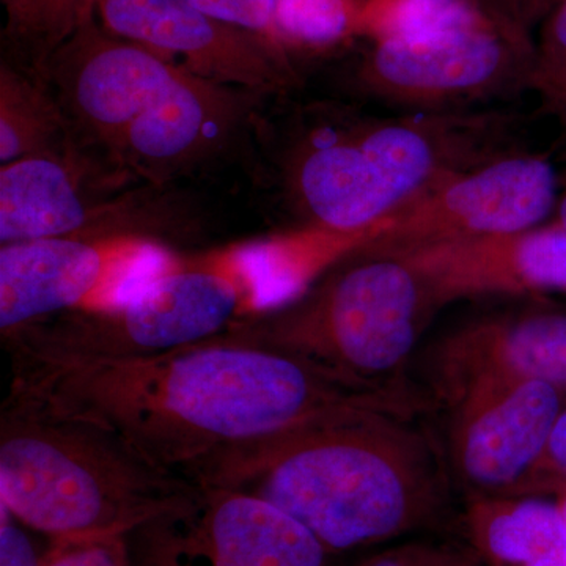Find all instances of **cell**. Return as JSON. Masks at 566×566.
Masks as SVG:
<instances>
[{
	"label": "cell",
	"mask_w": 566,
	"mask_h": 566,
	"mask_svg": "<svg viewBox=\"0 0 566 566\" xmlns=\"http://www.w3.org/2000/svg\"><path fill=\"white\" fill-rule=\"evenodd\" d=\"M253 241L170 253L117 307L44 319L2 335L11 370L158 356L230 333L270 311Z\"/></svg>",
	"instance_id": "5"
},
{
	"label": "cell",
	"mask_w": 566,
	"mask_h": 566,
	"mask_svg": "<svg viewBox=\"0 0 566 566\" xmlns=\"http://www.w3.org/2000/svg\"><path fill=\"white\" fill-rule=\"evenodd\" d=\"M438 308L408 260L356 249L289 303L223 335L296 354L354 385L405 387L398 375Z\"/></svg>",
	"instance_id": "6"
},
{
	"label": "cell",
	"mask_w": 566,
	"mask_h": 566,
	"mask_svg": "<svg viewBox=\"0 0 566 566\" xmlns=\"http://www.w3.org/2000/svg\"><path fill=\"white\" fill-rule=\"evenodd\" d=\"M263 96L180 71L133 122L111 161L164 185L223 150Z\"/></svg>",
	"instance_id": "14"
},
{
	"label": "cell",
	"mask_w": 566,
	"mask_h": 566,
	"mask_svg": "<svg viewBox=\"0 0 566 566\" xmlns=\"http://www.w3.org/2000/svg\"><path fill=\"white\" fill-rule=\"evenodd\" d=\"M180 71L95 20L52 55L41 80L54 93L82 147L99 150L111 161L133 122Z\"/></svg>",
	"instance_id": "13"
},
{
	"label": "cell",
	"mask_w": 566,
	"mask_h": 566,
	"mask_svg": "<svg viewBox=\"0 0 566 566\" xmlns=\"http://www.w3.org/2000/svg\"><path fill=\"white\" fill-rule=\"evenodd\" d=\"M551 2L556 3V2H558V0H551Z\"/></svg>",
	"instance_id": "32"
},
{
	"label": "cell",
	"mask_w": 566,
	"mask_h": 566,
	"mask_svg": "<svg viewBox=\"0 0 566 566\" xmlns=\"http://www.w3.org/2000/svg\"><path fill=\"white\" fill-rule=\"evenodd\" d=\"M557 222H560L562 226L566 227V193L557 205Z\"/></svg>",
	"instance_id": "30"
},
{
	"label": "cell",
	"mask_w": 566,
	"mask_h": 566,
	"mask_svg": "<svg viewBox=\"0 0 566 566\" xmlns=\"http://www.w3.org/2000/svg\"><path fill=\"white\" fill-rule=\"evenodd\" d=\"M189 2L216 20L263 36L279 48L274 40V11L277 0H189Z\"/></svg>",
	"instance_id": "26"
},
{
	"label": "cell",
	"mask_w": 566,
	"mask_h": 566,
	"mask_svg": "<svg viewBox=\"0 0 566 566\" xmlns=\"http://www.w3.org/2000/svg\"><path fill=\"white\" fill-rule=\"evenodd\" d=\"M6 14L3 50L18 69L43 77L66 41L96 20L98 0H0Z\"/></svg>",
	"instance_id": "20"
},
{
	"label": "cell",
	"mask_w": 566,
	"mask_h": 566,
	"mask_svg": "<svg viewBox=\"0 0 566 566\" xmlns=\"http://www.w3.org/2000/svg\"><path fill=\"white\" fill-rule=\"evenodd\" d=\"M96 20L202 80L264 96L300 81L293 59L281 48L216 20L189 0H98Z\"/></svg>",
	"instance_id": "12"
},
{
	"label": "cell",
	"mask_w": 566,
	"mask_h": 566,
	"mask_svg": "<svg viewBox=\"0 0 566 566\" xmlns=\"http://www.w3.org/2000/svg\"><path fill=\"white\" fill-rule=\"evenodd\" d=\"M423 275L436 304L479 296L566 294V227L434 245L401 255Z\"/></svg>",
	"instance_id": "17"
},
{
	"label": "cell",
	"mask_w": 566,
	"mask_h": 566,
	"mask_svg": "<svg viewBox=\"0 0 566 566\" xmlns=\"http://www.w3.org/2000/svg\"><path fill=\"white\" fill-rule=\"evenodd\" d=\"M197 488L107 428L31 401H3L0 504L54 542L126 536Z\"/></svg>",
	"instance_id": "3"
},
{
	"label": "cell",
	"mask_w": 566,
	"mask_h": 566,
	"mask_svg": "<svg viewBox=\"0 0 566 566\" xmlns=\"http://www.w3.org/2000/svg\"><path fill=\"white\" fill-rule=\"evenodd\" d=\"M558 506H560L562 517H564V523L566 527V486L564 490L558 493Z\"/></svg>",
	"instance_id": "31"
},
{
	"label": "cell",
	"mask_w": 566,
	"mask_h": 566,
	"mask_svg": "<svg viewBox=\"0 0 566 566\" xmlns=\"http://www.w3.org/2000/svg\"><path fill=\"white\" fill-rule=\"evenodd\" d=\"M528 88L546 111L566 114V0L554 3L543 18Z\"/></svg>",
	"instance_id": "23"
},
{
	"label": "cell",
	"mask_w": 566,
	"mask_h": 566,
	"mask_svg": "<svg viewBox=\"0 0 566 566\" xmlns=\"http://www.w3.org/2000/svg\"><path fill=\"white\" fill-rule=\"evenodd\" d=\"M469 532L491 566H566V527L558 502L542 495L469 501Z\"/></svg>",
	"instance_id": "18"
},
{
	"label": "cell",
	"mask_w": 566,
	"mask_h": 566,
	"mask_svg": "<svg viewBox=\"0 0 566 566\" xmlns=\"http://www.w3.org/2000/svg\"><path fill=\"white\" fill-rule=\"evenodd\" d=\"M415 416L346 406L227 450L189 480L273 502L329 554L376 545L424 526L447 504L449 469Z\"/></svg>",
	"instance_id": "2"
},
{
	"label": "cell",
	"mask_w": 566,
	"mask_h": 566,
	"mask_svg": "<svg viewBox=\"0 0 566 566\" xmlns=\"http://www.w3.org/2000/svg\"><path fill=\"white\" fill-rule=\"evenodd\" d=\"M80 139L46 82L13 63L0 65V163L29 156L71 155Z\"/></svg>",
	"instance_id": "19"
},
{
	"label": "cell",
	"mask_w": 566,
	"mask_h": 566,
	"mask_svg": "<svg viewBox=\"0 0 566 566\" xmlns=\"http://www.w3.org/2000/svg\"><path fill=\"white\" fill-rule=\"evenodd\" d=\"M172 251L137 232L0 245V337L77 312L117 307Z\"/></svg>",
	"instance_id": "8"
},
{
	"label": "cell",
	"mask_w": 566,
	"mask_h": 566,
	"mask_svg": "<svg viewBox=\"0 0 566 566\" xmlns=\"http://www.w3.org/2000/svg\"><path fill=\"white\" fill-rule=\"evenodd\" d=\"M363 566H474L453 551L427 546L400 547L368 560Z\"/></svg>",
	"instance_id": "28"
},
{
	"label": "cell",
	"mask_w": 566,
	"mask_h": 566,
	"mask_svg": "<svg viewBox=\"0 0 566 566\" xmlns=\"http://www.w3.org/2000/svg\"><path fill=\"white\" fill-rule=\"evenodd\" d=\"M7 397L107 428L186 480L227 450L335 409L416 403L403 387L354 385L296 354L230 335L158 356L11 370Z\"/></svg>",
	"instance_id": "1"
},
{
	"label": "cell",
	"mask_w": 566,
	"mask_h": 566,
	"mask_svg": "<svg viewBox=\"0 0 566 566\" xmlns=\"http://www.w3.org/2000/svg\"><path fill=\"white\" fill-rule=\"evenodd\" d=\"M44 566H133L126 536L55 539Z\"/></svg>",
	"instance_id": "24"
},
{
	"label": "cell",
	"mask_w": 566,
	"mask_h": 566,
	"mask_svg": "<svg viewBox=\"0 0 566 566\" xmlns=\"http://www.w3.org/2000/svg\"><path fill=\"white\" fill-rule=\"evenodd\" d=\"M556 169L546 158L513 151L465 170L417 197L359 248L401 256L543 226L557 205Z\"/></svg>",
	"instance_id": "10"
},
{
	"label": "cell",
	"mask_w": 566,
	"mask_h": 566,
	"mask_svg": "<svg viewBox=\"0 0 566 566\" xmlns=\"http://www.w3.org/2000/svg\"><path fill=\"white\" fill-rule=\"evenodd\" d=\"M133 566H326L300 521L245 491L199 486L126 535Z\"/></svg>",
	"instance_id": "9"
},
{
	"label": "cell",
	"mask_w": 566,
	"mask_h": 566,
	"mask_svg": "<svg viewBox=\"0 0 566 566\" xmlns=\"http://www.w3.org/2000/svg\"><path fill=\"white\" fill-rule=\"evenodd\" d=\"M479 129L457 112L408 115L324 111L286 159V188L301 227L359 233L381 229L405 205L474 167ZM300 229V227H296Z\"/></svg>",
	"instance_id": "4"
},
{
	"label": "cell",
	"mask_w": 566,
	"mask_h": 566,
	"mask_svg": "<svg viewBox=\"0 0 566 566\" xmlns=\"http://www.w3.org/2000/svg\"><path fill=\"white\" fill-rule=\"evenodd\" d=\"M428 378L446 406L494 382L542 381L566 392V312L531 308L461 324L431 346Z\"/></svg>",
	"instance_id": "15"
},
{
	"label": "cell",
	"mask_w": 566,
	"mask_h": 566,
	"mask_svg": "<svg viewBox=\"0 0 566 566\" xmlns=\"http://www.w3.org/2000/svg\"><path fill=\"white\" fill-rule=\"evenodd\" d=\"M364 0H277L274 40L283 52L323 55L360 39Z\"/></svg>",
	"instance_id": "22"
},
{
	"label": "cell",
	"mask_w": 566,
	"mask_h": 566,
	"mask_svg": "<svg viewBox=\"0 0 566 566\" xmlns=\"http://www.w3.org/2000/svg\"><path fill=\"white\" fill-rule=\"evenodd\" d=\"M565 395L542 381L494 382L447 406V469L469 501L516 495L545 452Z\"/></svg>",
	"instance_id": "11"
},
{
	"label": "cell",
	"mask_w": 566,
	"mask_h": 566,
	"mask_svg": "<svg viewBox=\"0 0 566 566\" xmlns=\"http://www.w3.org/2000/svg\"><path fill=\"white\" fill-rule=\"evenodd\" d=\"M495 17L502 14L479 0H364L360 39L368 43L423 40Z\"/></svg>",
	"instance_id": "21"
},
{
	"label": "cell",
	"mask_w": 566,
	"mask_h": 566,
	"mask_svg": "<svg viewBox=\"0 0 566 566\" xmlns=\"http://www.w3.org/2000/svg\"><path fill=\"white\" fill-rule=\"evenodd\" d=\"M479 2L526 28H531L539 18H545L547 11L554 6L551 0H479Z\"/></svg>",
	"instance_id": "29"
},
{
	"label": "cell",
	"mask_w": 566,
	"mask_h": 566,
	"mask_svg": "<svg viewBox=\"0 0 566 566\" xmlns=\"http://www.w3.org/2000/svg\"><path fill=\"white\" fill-rule=\"evenodd\" d=\"M6 505L0 504V566H44L31 536L21 528Z\"/></svg>",
	"instance_id": "27"
},
{
	"label": "cell",
	"mask_w": 566,
	"mask_h": 566,
	"mask_svg": "<svg viewBox=\"0 0 566 566\" xmlns=\"http://www.w3.org/2000/svg\"><path fill=\"white\" fill-rule=\"evenodd\" d=\"M566 486V395L545 452L531 474L524 480L516 495L560 493ZM513 497V495H512Z\"/></svg>",
	"instance_id": "25"
},
{
	"label": "cell",
	"mask_w": 566,
	"mask_h": 566,
	"mask_svg": "<svg viewBox=\"0 0 566 566\" xmlns=\"http://www.w3.org/2000/svg\"><path fill=\"white\" fill-rule=\"evenodd\" d=\"M535 40L505 17L415 41L368 43L354 69L357 91L409 112H464L528 88Z\"/></svg>",
	"instance_id": "7"
},
{
	"label": "cell",
	"mask_w": 566,
	"mask_h": 566,
	"mask_svg": "<svg viewBox=\"0 0 566 566\" xmlns=\"http://www.w3.org/2000/svg\"><path fill=\"white\" fill-rule=\"evenodd\" d=\"M91 150L40 155L0 167V244L43 238L122 232V205L103 202L95 181L132 175Z\"/></svg>",
	"instance_id": "16"
}]
</instances>
